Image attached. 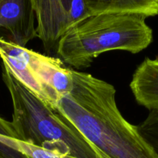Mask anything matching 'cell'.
<instances>
[{
	"label": "cell",
	"mask_w": 158,
	"mask_h": 158,
	"mask_svg": "<svg viewBox=\"0 0 158 158\" xmlns=\"http://www.w3.org/2000/svg\"><path fill=\"white\" fill-rule=\"evenodd\" d=\"M5 137L18 139L12 122L0 117V158H29L3 143Z\"/></svg>",
	"instance_id": "obj_12"
},
{
	"label": "cell",
	"mask_w": 158,
	"mask_h": 158,
	"mask_svg": "<svg viewBox=\"0 0 158 158\" xmlns=\"http://www.w3.org/2000/svg\"><path fill=\"white\" fill-rule=\"evenodd\" d=\"M73 88L55 108L97 149L101 158H158L136 125L123 117L116 89L107 82L72 69Z\"/></svg>",
	"instance_id": "obj_1"
},
{
	"label": "cell",
	"mask_w": 158,
	"mask_h": 158,
	"mask_svg": "<svg viewBox=\"0 0 158 158\" xmlns=\"http://www.w3.org/2000/svg\"><path fill=\"white\" fill-rule=\"evenodd\" d=\"M147 18L123 12L90 15L62 35L56 46L57 55L69 66L83 69L107 51L138 53L153 41V30L147 24Z\"/></svg>",
	"instance_id": "obj_2"
},
{
	"label": "cell",
	"mask_w": 158,
	"mask_h": 158,
	"mask_svg": "<svg viewBox=\"0 0 158 158\" xmlns=\"http://www.w3.org/2000/svg\"><path fill=\"white\" fill-rule=\"evenodd\" d=\"M89 15L103 13H138L147 17L158 15L157 0H84Z\"/></svg>",
	"instance_id": "obj_9"
},
{
	"label": "cell",
	"mask_w": 158,
	"mask_h": 158,
	"mask_svg": "<svg viewBox=\"0 0 158 158\" xmlns=\"http://www.w3.org/2000/svg\"><path fill=\"white\" fill-rule=\"evenodd\" d=\"M136 126L142 137L158 154V110L150 111L148 117Z\"/></svg>",
	"instance_id": "obj_11"
},
{
	"label": "cell",
	"mask_w": 158,
	"mask_h": 158,
	"mask_svg": "<svg viewBox=\"0 0 158 158\" xmlns=\"http://www.w3.org/2000/svg\"><path fill=\"white\" fill-rule=\"evenodd\" d=\"M4 143L9 148L22 153L29 158H78L58 151L45 149L18 139L7 137L5 140Z\"/></svg>",
	"instance_id": "obj_10"
},
{
	"label": "cell",
	"mask_w": 158,
	"mask_h": 158,
	"mask_svg": "<svg viewBox=\"0 0 158 158\" xmlns=\"http://www.w3.org/2000/svg\"><path fill=\"white\" fill-rule=\"evenodd\" d=\"M0 32L6 33V40L23 47L37 37L32 0H0Z\"/></svg>",
	"instance_id": "obj_5"
},
{
	"label": "cell",
	"mask_w": 158,
	"mask_h": 158,
	"mask_svg": "<svg viewBox=\"0 0 158 158\" xmlns=\"http://www.w3.org/2000/svg\"><path fill=\"white\" fill-rule=\"evenodd\" d=\"M2 80L12 99V124L18 140L78 158H101L67 119L29 90L4 64Z\"/></svg>",
	"instance_id": "obj_3"
},
{
	"label": "cell",
	"mask_w": 158,
	"mask_h": 158,
	"mask_svg": "<svg viewBox=\"0 0 158 158\" xmlns=\"http://www.w3.org/2000/svg\"><path fill=\"white\" fill-rule=\"evenodd\" d=\"M36 19L37 37L46 52L56 49L62 35L73 26L69 12L60 0H32Z\"/></svg>",
	"instance_id": "obj_6"
},
{
	"label": "cell",
	"mask_w": 158,
	"mask_h": 158,
	"mask_svg": "<svg viewBox=\"0 0 158 158\" xmlns=\"http://www.w3.org/2000/svg\"><path fill=\"white\" fill-rule=\"evenodd\" d=\"M60 1L62 2V3H63V6H64L65 9H66V11H67L68 12H69V14H70V9H71V5H72V2L73 0H60ZM71 15V14H70ZM71 19H72V17H71ZM73 21V20H72Z\"/></svg>",
	"instance_id": "obj_13"
},
{
	"label": "cell",
	"mask_w": 158,
	"mask_h": 158,
	"mask_svg": "<svg viewBox=\"0 0 158 158\" xmlns=\"http://www.w3.org/2000/svg\"><path fill=\"white\" fill-rule=\"evenodd\" d=\"M157 1H158V0H157Z\"/></svg>",
	"instance_id": "obj_14"
},
{
	"label": "cell",
	"mask_w": 158,
	"mask_h": 158,
	"mask_svg": "<svg viewBox=\"0 0 158 158\" xmlns=\"http://www.w3.org/2000/svg\"><path fill=\"white\" fill-rule=\"evenodd\" d=\"M0 57L2 64L22 84L49 106L55 108L60 97L51 91L35 72L29 60V49L0 36Z\"/></svg>",
	"instance_id": "obj_4"
},
{
	"label": "cell",
	"mask_w": 158,
	"mask_h": 158,
	"mask_svg": "<svg viewBox=\"0 0 158 158\" xmlns=\"http://www.w3.org/2000/svg\"><path fill=\"white\" fill-rule=\"evenodd\" d=\"M29 56L35 72L51 91L60 97L72 91V68L66 67L60 58L42 55L31 49H29Z\"/></svg>",
	"instance_id": "obj_7"
},
{
	"label": "cell",
	"mask_w": 158,
	"mask_h": 158,
	"mask_svg": "<svg viewBox=\"0 0 158 158\" xmlns=\"http://www.w3.org/2000/svg\"><path fill=\"white\" fill-rule=\"evenodd\" d=\"M136 101L151 110H158V56L145 58L137 66L130 84Z\"/></svg>",
	"instance_id": "obj_8"
}]
</instances>
